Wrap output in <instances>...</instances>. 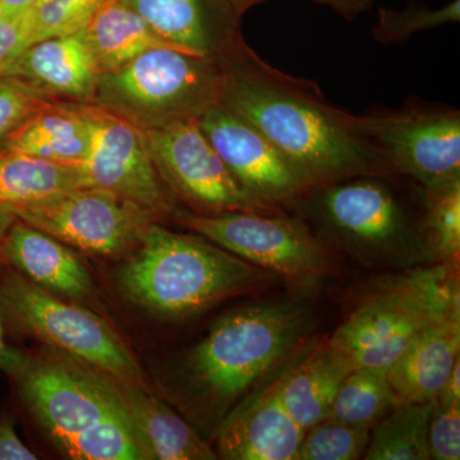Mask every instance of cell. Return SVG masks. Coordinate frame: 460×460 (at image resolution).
<instances>
[{
    "label": "cell",
    "mask_w": 460,
    "mask_h": 460,
    "mask_svg": "<svg viewBox=\"0 0 460 460\" xmlns=\"http://www.w3.org/2000/svg\"><path fill=\"white\" fill-rule=\"evenodd\" d=\"M389 175H359L311 187L293 210L323 241L370 266L408 269L438 262Z\"/></svg>",
    "instance_id": "5b68a950"
},
{
    "label": "cell",
    "mask_w": 460,
    "mask_h": 460,
    "mask_svg": "<svg viewBox=\"0 0 460 460\" xmlns=\"http://www.w3.org/2000/svg\"><path fill=\"white\" fill-rule=\"evenodd\" d=\"M370 438L371 429L329 417L305 432L296 460L359 459L365 456Z\"/></svg>",
    "instance_id": "f1b7e54d"
},
{
    "label": "cell",
    "mask_w": 460,
    "mask_h": 460,
    "mask_svg": "<svg viewBox=\"0 0 460 460\" xmlns=\"http://www.w3.org/2000/svg\"><path fill=\"white\" fill-rule=\"evenodd\" d=\"M7 208L20 222L91 255H117L136 247L156 223L137 205L95 187H75Z\"/></svg>",
    "instance_id": "8fae6325"
},
{
    "label": "cell",
    "mask_w": 460,
    "mask_h": 460,
    "mask_svg": "<svg viewBox=\"0 0 460 460\" xmlns=\"http://www.w3.org/2000/svg\"><path fill=\"white\" fill-rule=\"evenodd\" d=\"M3 265L62 298L83 299L93 292V278L80 256L59 239L16 220L0 243Z\"/></svg>",
    "instance_id": "ac0fdd59"
},
{
    "label": "cell",
    "mask_w": 460,
    "mask_h": 460,
    "mask_svg": "<svg viewBox=\"0 0 460 460\" xmlns=\"http://www.w3.org/2000/svg\"><path fill=\"white\" fill-rule=\"evenodd\" d=\"M226 2L228 3L238 16H242L248 9L255 7V5L265 2V0H226Z\"/></svg>",
    "instance_id": "74e56055"
},
{
    "label": "cell",
    "mask_w": 460,
    "mask_h": 460,
    "mask_svg": "<svg viewBox=\"0 0 460 460\" xmlns=\"http://www.w3.org/2000/svg\"><path fill=\"white\" fill-rule=\"evenodd\" d=\"M3 266H4V265H3L2 260H0V269H2Z\"/></svg>",
    "instance_id": "ab89813d"
},
{
    "label": "cell",
    "mask_w": 460,
    "mask_h": 460,
    "mask_svg": "<svg viewBox=\"0 0 460 460\" xmlns=\"http://www.w3.org/2000/svg\"><path fill=\"white\" fill-rule=\"evenodd\" d=\"M0 14H2V8H0Z\"/></svg>",
    "instance_id": "60d3db41"
},
{
    "label": "cell",
    "mask_w": 460,
    "mask_h": 460,
    "mask_svg": "<svg viewBox=\"0 0 460 460\" xmlns=\"http://www.w3.org/2000/svg\"><path fill=\"white\" fill-rule=\"evenodd\" d=\"M293 356L224 417L215 431L219 458L296 460L305 431L288 413L280 395L281 381Z\"/></svg>",
    "instance_id": "9a60e30c"
},
{
    "label": "cell",
    "mask_w": 460,
    "mask_h": 460,
    "mask_svg": "<svg viewBox=\"0 0 460 460\" xmlns=\"http://www.w3.org/2000/svg\"><path fill=\"white\" fill-rule=\"evenodd\" d=\"M387 371L389 366L354 368L341 384L329 417L348 425L374 429L396 405L402 404Z\"/></svg>",
    "instance_id": "d4e9b609"
},
{
    "label": "cell",
    "mask_w": 460,
    "mask_h": 460,
    "mask_svg": "<svg viewBox=\"0 0 460 460\" xmlns=\"http://www.w3.org/2000/svg\"><path fill=\"white\" fill-rule=\"evenodd\" d=\"M0 316L5 332L38 339L118 380L147 385L137 359L107 321L8 266L0 269Z\"/></svg>",
    "instance_id": "52a82bcc"
},
{
    "label": "cell",
    "mask_w": 460,
    "mask_h": 460,
    "mask_svg": "<svg viewBox=\"0 0 460 460\" xmlns=\"http://www.w3.org/2000/svg\"><path fill=\"white\" fill-rule=\"evenodd\" d=\"M41 0H0L2 14H20L30 11L40 3Z\"/></svg>",
    "instance_id": "d590c367"
},
{
    "label": "cell",
    "mask_w": 460,
    "mask_h": 460,
    "mask_svg": "<svg viewBox=\"0 0 460 460\" xmlns=\"http://www.w3.org/2000/svg\"><path fill=\"white\" fill-rule=\"evenodd\" d=\"M198 120L233 177L260 204L274 211L293 210L311 189L279 148L220 102Z\"/></svg>",
    "instance_id": "5bb4252c"
},
{
    "label": "cell",
    "mask_w": 460,
    "mask_h": 460,
    "mask_svg": "<svg viewBox=\"0 0 460 460\" xmlns=\"http://www.w3.org/2000/svg\"><path fill=\"white\" fill-rule=\"evenodd\" d=\"M423 232L438 261L458 262L460 253V180L423 190Z\"/></svg>",
    "instance_id": "4316f807"
},
{
    "label": "cell",
    "mask_w": 460,
    "mask_h": 460,
    "mask_svg": "<svg viewBox=\"0 0 460 460\" xmlns=\"http://www.w3.org/2000/svg\"><path fill=\"white\" fill-rule=\"evenodd\" d=\"M278 275L244 261L201 235L154 223L120 266L118 287L138 307L181 319L270 286Z\"/></svg>",
    "instance_id": "277c9868"
},
{
    "label": "cell",
    "mask_w": 460,
    "mask_h": 460,
    "mask_svg": "<svg viewBox=\"0 0 460 460\" xmlns=\"http://www.w3.org/2000/svg\"><path fill=\"white\" fill-rule=\"evenodd\" d=\"M80 109L90 128L89 153L77 165L84 186L113 192L156 219L174 214V199L140 127L111 109Z\"/></svg>",
    "instance_id": "4fadbf2b"
},
{
    "label": "cell",
    "mask_w": 460,
    "mask_h": 460,
    "mask_svg": "<svg viewBox=\"0 0 460 460\" xmlns=\"http://www.w3.org/2000/svg\"><path fill=\"white\" fill-rule=\"evenodd\" d=\"M7 332H5L4 325H3L2 316H0V362H2L3 356H4L5 350H7Z\"/></svg>",
    "instance_id": "f35d334b"
},
{
    "label": "cell",
    "mask_w": 460,
    "mask_h": 460,
    "mask_svg": "<svg viewBox=\"0 0 460 460\" xmlns=\"http://www.w3.org/2000/svg\"><path fill=\"white\" fill-rule=\"evenodd\" d=\"M0 77L36 89L89 98L99 84L95 59L80 32L35 42L0 68Z\"/></svg>",
    "instance_id": "d6986e66"
},
{
    "label": "cell",
    "mask_w": 460,
    "mask_h": 460,
    "mask_svg": "<svg viewBox=\"0 0 460 460\" xmlns=\"http://www.w3.org/2000/svg\"><path fill=\"white\" fill-rule=\"evenodd\" d=\"M0 145L48 162L80 165L89 153V123L80 108L50 105L9 133Z\"/></svg>",
    "instance_id": "603a6c76"
},
{
    "label": "cell",
    "mask_w": 460,
    "mask_h": 460,
    "mask_svg": "<svg viewBox=\"0 0 460 460\" xmlns=\"http://www.w3.org/2000/svg\"><path fill=\"white\" fill-rule=\"evenodd\" d=\"M16 217L11 213V210L0 202V243H2L3 238L7 234L8 230L16 222Z\"/></svg>",
    "instance_id": "8d00e7d4"
},
{
    "label": "cell",
    "mask_w": 460,
    "mask_h": 460,
    "mask_svg": "<svg viewBox=\"0 0 460 460\" xmlns=\"http://www.w3.org/2000/svg\"><path fill=\"white\" fill-rule=\"evenodd\" d=\"M105 0H41L31 13L35 42L80 32ZM33 42V44H35Z\"/></svg>",
    "instance_id": "f546056e"
},
{
    "label": "cell",
    "mask_w": 460,
    "mask_h": 460,
    "mask_svg": "<svg viewBox=\"0 0 460 460\" xmlns=\"http://www.w3.org/2000/svg\"><path fill=\"white\" fill-rule=\"evenodd\" d=\"M314 2L332 8V11L349 21L367 11L371 5V0H314Z\"/></svg>",
    "instance_id": "e575fe53"
},
{
    "label": "cell",
    "mask_w": 460,
    "mask_h": 460,
    "mask_svg": "<svg viewBox=\"0 0 460 460\" xmlns=\"http://www.w3.org/2000/svg\"><path fill=\"white\" fill-rule=\"evenodd\" d=\"M311 323V308L296 299L243 305L215 321L178 371L190 411L217 431L244 395L304 345Z\"/></svg>",
    "instance_id": "3957f363"
},
{
    "label": "cell",
    "mask_w": 460,
    "mask_h": 460,
    "mask_svg": "<svg viewBox=\"0 0 460 460\" xmlns=\"http://www.w3.org/2000/svg\"><path fill=\"white\" fill-rule=\"evenodd\" d=\"M460 21V0H452L443 7L429 8L423 3H410L402 9H378L376 25L372 36L381 44H401L417 32L458 23Z\"/></svg>",
    "instance_id": "83f0119b"
},
{
    "label": "cell",
    "mask_w": 460,
    "mask_h": 460,
    "mask_svg": "<svg viewBox=\"0 0 460 460\" xmlns=\"http://www.w3.org/2000/svg\"><path fill=\"white\" fill-rule=\"evenodd\" d=\"M38 456L21 440L13 416L7 408L0 410V460H36Z\"/></svg>",
    "instance_id": "836d02e7"
},
{
    "label": "cell",
    "mask_w": 460,
    "mask_h": 460,
    "mask_svg": "<svg viewBox=\"0 0 460 460\" xmlns=\"http://www.w3.org/2000/svg\"><path fill=\"white\" fill-rule=\"evenodd\" d=\"M80 33L95 59L100 75L113 72L155 48L180 49L160 38L123 0H105Z\"/></svg>",
    "instance_id": "7402d4cb"
},
{
    "label": "cell",
    "mask_w": 460,
    "mask_h": 460,
    "mask_svg": "<svg viewBox=\"0 0 460 460\" xmlns=\"http://www.w3.org/2000/svg\"><path fill=\"white\" fill-rule=\"evenodd\" d=\"M111 381L145 460L219 458L198 429L147 385L126 383L113 376Z\"/></svg>",
    "instance_id": "e0dca14e"
},
{
    "label": "cell",
    "mask_w": 460,
    "mask_h": 460,
    "mask_svg": "<svg viewBox=\"0 0 460 460\" xmlns=\"http://www.w3.org/2000/svg\"><path fill=\"white\" fill-rule=\"evenodd\" d=\"M432 402H402L371 429L366 460H429Z\"/></svg>",
    "instance_id": "484cf974"
},
{
    "label": "cell",
    "mask_w": 460,
    "mask_h": 460,
    "mask_svg": "<svg viewBox=\"0 0 460 460\" xmlns=\"http://www.w3.org/2000/svg\"><path fill=\"white\" fill-rule=\"evenodd\" d=\"M219 65L220 104L259 129L311 187L359 175L396 177L363 137L356 114L330 104L313 81L284 74L243 40Z\"/></svg>",
    "instance_id": "6da1fadb"
},
{
    "label": "cell",
    "mask_w": 460,
    "mask_h": 460,
    "mask_svg": "<svg viewBox=\"0 0 460 460\" xmlns=\"http://www.w3.org/2000/svg\"><path fill=\"white\" fill-rule=\"evenodd\" d=\"M160 177L199 214L280 213L242 189L199 127L198 118L154 122L144 131Z\"/></svg>",
    "instance_id": "7c38bea8"
},
{
    "label": "cell",
    "mask_w": 460,
    "mask_h": 460,
    "mask_svg": "<svg viewBox=\"0 0 460 460\" xmlns=\"http://www.w3.org/2000/svg\"><path fill=\"white\" fill-rule=\"evenodd\" d=\"M175 220L213 243L278 277L314 280L332 270L323 239L304 217L286 211H230L199 214L175 211Z\"/></svg>",
    "instance_id": "ba28073f"
},
{
    "label": "cell",
    "mask_w": 460,
    "mask_h": 460,
    "mask_svg": "<svg viewBox=\"0 0 460 460\" xmlns=\"http://www.w3.org/2000/svg\"><path fill=\"white\" fill-rule=\"evenodd\" d=\"M407 271L368 296L328 339L354 367L390 366L420 332L460 314L456 263Z\"/></svg>",
    "instance_id": "8992f818"
},
{
    "label": "cell",
    "mask_w": 460,
    "mask_h": 460,
    "mask_svg": "<svg viewBox=\"0 0 460 460\" xmlns=\"http://www.w3.org/2000/svg\"><path fill=\"white\" fill-rule=\"evenodd\" d=\"M40 93L25 84L0 77V142L32 115L49 108Z\"/></svg>",
    "instance_id": "4dcf8cb0"
},
{
    "label": "cell",
    "mask_w": 460,
    "mask_h": 460,
    "mask_svg": "<svg viewBox=\"0 0 460 460\" xmlns=\"http://www.w3.org/2000/svg\"><path fill=\"white\" fill-rule=\"evenodd\" d=\"M223 71L217 60L174 48H155L100 75L109 98L154 114L155 122L198 118L219 102Z\"/></svg>",
    "instance_id": "30bf717a"
},
{
    "label": "cell",
    "mask_w": 460,
    "mask_h": 460,
    "mask_svg": "<svg viewBox=\"0 0 460 460\" xmlns=\"http://www.w3.org/2000/svg\"><path fill=\"white\" fill-rule=\"evenodd\" d=\"M365 140L399 178L434 190L460 180V113L413 102L356 115Z\"/></svg>",
    "instance_id": "9c48e42d"
},
{
    "label": "cell",
    "mask_w": 460,
    "mask_h": 460,
    "mask_svg": "<svg viewBox=\"0 0 460 460\" xmlns=\"http://www.w3.org/2000/svg\"><path fill=\"white\" fill-rule=\"evenodd\" d=\"M0 370L66 458L145 460L111 375L53 348L27 353L9 344Z\"/></svg>",
    "instance_id": "7a4b0ae2"
},
{
    "label": "cell",
    "mask_w": 460,
    "mask_h": 460,
    "mask_svg": "<svg viewBox=\"0 0 460 460\" xmlns=\"http://www.w3.org/2000/svg\"><path fill=\"white\" fill-rule=\"evenodd\" d=\"M33 42L30 11L20 14H0V68L31 47Z\"/></svg>",
    "instance_id": "d6a6232c"
},
{
    "label": "cell",
    "mask_w": 460,
    "mask_h": 460,
    "mask_svg": "<svg viewBox=\"0 0 460 460\" xmlns=\"http://www.w3.org/2000/svg\"><path fill=\"white\" fill-rule=\"evenodd\" d=\"M460 352V314L420 332L389 366V381L402 402H432Z\"/></svg>",
    "instance_id": "44dd1931"
},
{
    "label": "cell",
    "mask_w": 460,
    "mask_h": 460,
    "mask_svg": "<svg viewBox=\"0 0 460 460\" xmlns=\"http://www.w3.org/2000/svg\"><path fill=\"white\" fill-rule=\"evenodd\" d=\"M354 368L328 339L296 350L281 381L280 395L299 428L305 432L329 419L332 402Z\"/></svg>",
    "instance_id": "ffe728a7"
},
{
    "label": "cell",
    "mask_w": 460,
    "mask_h": 460,
    "mask_svg": "<svg viewBox=\"0 0 460 460\" xmlns=\"http://www.w3.org/2000/svg\"><path fill=\"white\" fill-rule=\"evenodd\" d=\"M164 40L222 62L243 40L238 16L226 0H123Z\"/></svg>",
    "instance_id": "2e32d148"
},
{
    "label": "cell",
    "mask_w": 460,
    "mask_h": 460,
    "mask_svg": "<svg viewBox=\"0 0 460 460\" xmlns=\"http://www.w3.org/2000/svg\"><path fill=\"white\" fill-rule=\"evenodd\" d=\"M429 447L431 459H460V404L432 401Z\"/></svg>",
    "instance_id": "1f68e13d"
},
{
    "label": "cell",
    "mask_w": 460,
    "mask_h": 460,
    "mask_svg": "<svg viewBox=\"0 0 460 460\" xmlns=\"http://www.w3.org/2000/svg\"><path fill=\"white\" fill-rule=\"evenodd\" d=\"M84 187L77 165L59 164L0 145V202L27 204L53 193Z\"/></svg>",
    "instance_id": "cb8c5ba5"
}]
</instances>
